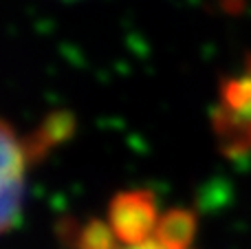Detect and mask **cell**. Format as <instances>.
<instances>
[{"label": "cell", "instance_id": "obj_1", "mask_svg": "<svg viewBox=\"0 0 251 249\" xmlns=\"http://www.w3.org/2000/svg\"><path fill=\"white\" fill-rule=\"evenodd\" d=\"M31 154L29 139L0 119V234L16 227L22 216Z\"/></svg>", "mask_w": 251, "mask_h": 249}, {"label": "cell", "instance_id": "obj_2", "mask_svg": "<svg viewBox=\"0 0 251 249\" xmlns=\"http://www.w3.org/2000/svg\"><path fill=\"white\" fill-rule=\"evenodd\" d=\"M196 232L190 212H165L154 234L132 243H122L113 236L106 221H95L82 232V249H192Z\"/></svg>", "mask_w": 251, "mask_h": 249}, {"label": "cell", "instance_id": "obj_3", "mask_svg": "<svg viewBox=\"0 0 251 249\" xmlns=\"http://www.w3.org/2000/svg\"><path fill=\"white\" fill-rule=\"evenodd\" d=\"M161 214L148 192H124L113 199L106 225L122 243H132L154 234Z\"/></svg>", "mask_w": 251, "mask_h": 249}, {"label": "cell", "instance_id": "obj_4", "mask_svg": "<svg viewBox=\"0 0 251 249\" xmlns=\"http://www.w3.org/2000/svg\"><path fill=\"white\" fill-rule=\"evenodd\" d=\"M223 137L238 130V124H251V75L236 77L223 93Z\"/></svg>", "mask_w": 251, "mask_h": 249}]
</instances>
